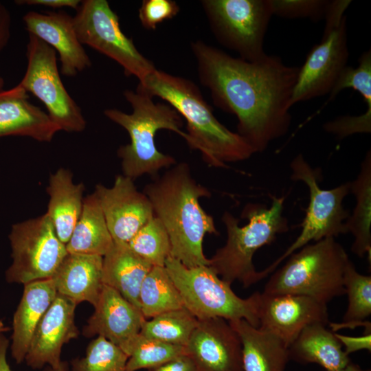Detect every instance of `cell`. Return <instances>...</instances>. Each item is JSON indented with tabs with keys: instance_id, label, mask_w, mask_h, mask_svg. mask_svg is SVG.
<instances>
[{
	"instance_id": "obj_44",
	"label": "cell",
	"mask_w": 371,
	"mask_h": 371,
	"mask_svg": "<svg viewBox=\"0 0 371 371\" xmlns=\"http://www.w3.org/2000/svg\"><path fill=\"white\" fill-rule=\"evenodd\" d=\"M9 341L0 334V371H12L6 359V353Z\"/></svg>"
},
{
	"instance_id": "obj_12",
	"label": "cell",
	"mask_w": 371,
	"mask_h": 371,
	"mask_svg": "<svg viewBox=\"0 0 371 371\" xmlns=\"http://www.w3.org/2000/svg\"><path fill=\"white\" fill-rule=\"evenodd\" d=\"M9 239L12 262L5 273L8 282L25 284L51 278L68 254L46 212L14 224Z\"/></svg>"
},
{
	"instance_id": "obj_47",
	"label": "cell",
	"mask_w": 371,
	"mask_h": 371,
	"mask_svg": "<svg viewBox=\"0 0 371 371\" xmlns=\"http://www.w3.org/2000/svg\"><path fill=\"white\" fill-rule=\"evenodd\" d=\"M9 328L4 326L3 322L0 320V334H1L3 332H5L8 330Z\"/></svg>"
},
{
	"instance_id": "obj_42",
	"label": "cell",
	"mask_w": 371,
	"mask_h": 371,
	"mask_svg": "<svg viewBox=\"0 0 371 371\" xmlns=\"http://www.w3.org/2000/svg\"><path fill=\"white\" fill-rule=\"evenodd\" d=\"M12 18L8 8L0 1V52L9 43L11 36Z\"/></svg>"
},
{
	"instance_id": "obj_9",
	"label": "cell",
	"mask_w": 371,
	"mask_h": 371,
	"mask_svg": "<svg viewBox=\"0 0 371 371\" xmlns=\"http://www.w3.org/2000/svg\"><path fill=\"white\" fill-rule=\"evenodd\" d=\"M201 4L220 44L249 62L267 55L264 39L273 16L269 0H203Z\"/></svg>"
},
{
	"instance_id": "obj_40",
	"label": "cell",
	"mask_w": 371,
	"mask_h": 371,
	"mask_svg": "<svg viewBox=\"0 0 371 371\" xmlns=\"http://www.w3.org/2000/svg\"><path fill=\"white\" fill-rule=\"evenodd\" d=\"M335 335L348 355L361 350L371 351V333H363L360 337L346 336L337 333Z\"/></svg>"
},
{
	"instance_id": "obj_24",
	"label": "cell",
	"mask_w": 371,
	"mask_h": 371,
	"mask_svg": "<svg viewBox=\"0 0 371 371\" xmlns=\"http://www.w3.org/2000/svg\"><path fill=\"white\" fill-rule=\"evenodd\" d=\"M82 183H75L73 174L60 168L52 174L47 188L49 201L46 213L59 240L67 244L81 214L83 206Z\"/></svg>"
},
{
	"instance_id": "obj_19",
	"label": "cell",
	"mask_w": 371,
	"mask_h": 371,
	"mask_svg": "<svg viewBox=\"0 0 371 371\" xmlns=\"http://www.w3.org/2000/svg\"><path fill=\"white\" fill-rule=\"evenodd\" d=\"M83 335L102 336L121 349L139 333L145 317L140 309L114 289L104 284Z\"/></svg>"
},
{
	"instance_id": "obj_36",
	"label": "cell",
	"mask_w": 371,
	"mask_h": 371,
	"mask_svg": "<svg viewBox=\"0 0 371 371\" xmlns=\"http://www.w3.org/2000/svg\"><path fill=\"white\" fill-rule=\"evenodd\" d=\"M273 15L282 18H309L317 21L324 17L328 1L269 0Z\"/></svg>"
},
{
	"instance_id": "obj_14",
	"label": "cell",
	"mask_w": 371,
	"mask_h": 371,
	"mask_svg": "<svg viewBox=\"0 0 371 371\" xmlns=\"http://www.w3.org/2000/svg\"><path fill=\"white\" fill-rule=\"evenodd\" d=\"M95 193L113 241L128 243L154 216L153 206L133 180L123 175L115 177L113 186H95Z\"/></svg>"
},
{
	"instance_id": "obj_23",
	"label": "cell",
	"mask_w": 371,
	"mask_h": 371,
	"mask_svg": "<svg viewBox=\"0 0 371 371\" xmlns=\"http://www.w3.org/2000/svg\"><path fill=\"white\" fill-rule=\"evenodd\" d=\"M228 322L241 343L243 371H286L290 359L282 341L244 319Z\"/></svg>"
},
{
	"instance_id": "obj_3",
	"label": "cell",
	"mask_w": 371,
	"mask_h": 371,
	"mask_svg": "<svg viewBox=\"0 0 371 371\" xmlns=\"http://www.w3.org/2000/svg\"><path fill=\"white\" fill-rule=\"evenodd\" d=\"M137 89L152 98L166 101L186 120V142L201 153L210 166L225 168L227 163L247 159L255 153L240 135L216 119L192 81L157 69L139 82Z\"/></svg>"
},
{
	"instance_id": "obj_30",
	"label": "cell",
	"mask_w": 371,
	"mask_h": 371,
	"mask_svg": "<svg viewBox=\"0 0 371 371\" xmlns=\"http://www.w3.org/2000/svg\"><path fill=\"white\" fill-rule=\"evenodd\" d=\"M140 311L146 319L185 308L181 294L165 267H153L139 291Z\"/></svg>"
},
{
	"instance_id": "obj_25",
	"label": "cell",
	"mask_w": 371,
	"mask_h": 371,
	"mask_svg": "<svg viewBox=\"0 0 371 371\" xmlns=\"http://www.w3.org/2000/svg\"><path fill=\"white\" fill-rule=\"evenodd\" d=\"M153 266L134 253L127 243L113 241L103 256L102 280L140 309L139 294L142 283Z\"/></svg>"
},
{
	"instance_id": "obj_18",
	"label": "cell",
	"mask_w": 371,
	"mask_h": 371,
	"mask_svg": "<svg viewBox=\"0 0 371 371\" xmlns=\"http://www.w3.org/2000/svg\"><path fill=\"white\" fill-rule=\"evenodd\" d=\"M23 21L29 34L42 40L58 54L63 76L74 77L91 66L90 58L77 36L73 16L66 12L30 11Z\"/></svg>"
},
{
	"instance_id": "obj_39",
	"label": "cell",
	"mask_w": 371,
	"mask_h": 371,
	"mask_svg": "<svg viewBox=\"0 0 371 371\" xmlns=\"http://www.w3.org/2000/svg\"><path fill=\"white\" fill-rule=\"evenodd\" d=\"M351 2L349 0L328 1L324 17L326 23L323 36L326 35L340 25L346 17L344 14V12Z\"/></svg>"
},
{
	"instance_id": "obj_33",
	"label": "cell",
	"mask_w": 371,
	"mask_h": 371,
	"mask_svg": "<svg viewBox=\"0 0 371 371\" xmlns=\"http://www.w3.org/2000/svg\"><path fill=\"white\" fill-rule=\"evenodd\" d=\"M130 249L153 267H165L170 255L168 232L159 218H150L127 243Z\"/></svg>"
},
{
	"instance_id": "obj_38",
	"label": "cell",
	"mask_w": 371,
	"mask_h": 371,
	"mask_svg": "<svg viewBox=\"0 0 371 371\" xmlns=\"http://www.w3.org/2000/svg\"><path fill=\"white\" fill-rule=\"evenodd\" d=\"M324 130L339 139L354 133H370L371 131V110L357 116H341L325 123Z\"/></svg>"
},
{
	"instance_id": "obj_11",
	"label": "cell",
	"mask_w": 371,
	"mask_h": 371,
	"mask_svg": "<svg viewBox=\"0 0 371 371\" xmlns=\"http://www.w3.org/2000/svg\"><path fill=\"white\" fill-rule=\"evenodd\" d=\"M26 57V71L19 85L43 103L47 113L60 131H83L87 122L61 80L56 51L36 36L29 34Z\"/></svg>"
},
{
	"instance_id": "obj_2",
	"label": "cell",
	"mask_w": 371,
	"mask_h": 371,
	"mask_svg": "<svg viewBox=\"0 0 371 371\" xmlns=\"http://www.w3.org/2000/svg\"><path fill=\"white\" fill-rule=\"evenodd\" d=\"M155 178L143 192L168 232L170 256L187 267L209 266V259L203 254V238L206 234L218 235L219 232L212 216L201 206L199 199L210 196V192L196 182L185 162Z\"/></svg>"
},
{
	"instance_id": "obj_1",
	"label": "cell",
	"mask_w": 371,
	"mask_h": 371,
	"mask_svg": "<svg viewBox=\"0 0 371 371\" xmlns=\"http://www.w3.org/2000/svg\"><path fill=\"white\" fill-rule=\"evenodd\" d=\"M190 47L200 82L210 90L216 106L236 117L237 133L255 153L288 132L299 67L267 54L247 61L200 40L192 41Z\"/></svg>"
},
{
	"instance_id": "obj_27",
	"label": "cell",
	"mask_w": 371,
	"mask_h": 371,
	"mask_svg": "<svg viewBox=\"0 0 371 371\" xmlns=\"http://www.w3.org/2000/svg\"><path fill=\"white\" fill-rule=\"evenodd\" d=\"M113 244L95 193L87 195L84 198L81 214L66 244L67 252L104 256Z\"/></svg>"
},
{
	"instance_id": "obj_29",
	"label": "cell",
	"mask_w": 371,
	"mask_h": 371,
	"mask_svg": "<svg viewBox=\"0 0 371 371\" xmlns=\"http://www.w3.org/2000/svg\"><path fill=\"white\" fill-rule=\"evenodd\" d=\"M345 294L348 306L341 323H330L332 330L343 328L364 326L363 333H371V324L367 319L371 315V276L358 272L350 260L344 275Z\"/></svg>"
},
{
	"instance_id": "obj_15",
	"label": "cell",
	"mask_w": 371,
	"mask_h": 371,
	"mask_svg": "<svg viewBox=\"0 0 371 371\" xmlns=\"http://www.w3.org/2000/svg\"><path fill=\"white\" fill-rule=\"evenodd\" d=\"M315 323L329 324L327 304L303 295L260 293L258 328L288 348L306 326Z\"/></svg>"
},
{
	"instance_id": "obj_8",
	"label": "cell",
	"mask_w": 371,
	"mask_h": 371,
	"mask_svg": "<svg viewBox=\"0 0 371 371\" xmlns=\"http://www.w3.org/2000/svg\"><path fill=\"white\" fill-rule=\"evenodd\" d=\"M291 179L303 182L308 188L309 203L301 223V232L293 243L274 262L260 271L262 279L273 272L291 254L311 242L326 238H335L348 233L346 223L350 213L343 206L344 198L350 190V182L329 189H322L318 183L319 174L298 154L290 164Z\"/></svg>"
},
{
	"instance_id": "obj_5",
	"label": "cell",
	"mask_w": 371,
	"mask_h": 371,
	"mask_svg": "<svg viewBox=\"0 0 371 371\" xmlns=\"http://www.w3.org/2000/svg\"><path fill=\"white\" fill-rule=\"evenodd\" d=\"M271 198L269 207L258 203L247 204L242 216L248 219V223L243 227L230 212L223 213L222 221L226 227L227 240L209 259V266L230 284L238 281L247 288L261 280L260 271L253 262L254 254L289 229L287 219L282 214L285 197Z\"/></svg>"
},
{
	"instance_id": "obj_35",
	"label": "cell",
	"mask_w": 371,
	"mask_h": 371,
	"mask_svg": "<svg viewBox=\"0 0 371 371\" xmlns=\"http://www.w3.org/2000/svg\"><path fill=\"white\" fill-rule=\"evenodd\" d=\"M357 67L346 66L339 75L330 94L335 98L344 89L352 88L363 98L367 109L371 110V51L364 52Z\"/></svg>"
},
{
	"instance_id": "obj_7",
	"label": "cell",
	"mask_w": 371,
	"mask_h": 371,
	"mask_svg": "<svg viewBox=\"0 0 371 371\" xmlns=\"http://www.w3.org/2000/svg\"><path fill=\"white\" fill-rule=\"evenodd\" d=\"M165 267L181 294L184 307L198 320L244 319L258 327L260 292L247 298L238 296L231 284L208 265L187 267L169 256Z\"/></svg>"
},
{
	"instance_id": "obj_6",
	"label": "cell",
	"mask_w": 371,
	"mask_h": 371,
	"mask_svg": "<svg viewBox=\"0 0 371 371\" xmlns=\"http://www.w3.org/2000/svg\"><path fill=\"white\" fill-rule=\"evenodd\" d=\"M288 258L262 293L303 295L325 304L345 294L344 275L350 258L335 238L307 244Z\"/></svg>"
},
{
	"instance_id": "obj_26",
	"label": "cell",
	"mask_w": 371,
	"mask_h": 371,
	"mask_svg": "<svg viewBox=\"0 0 371 371\" xmlns=\"http://www.w3.org/2000/svg\"><path fill=\"white\" fill-rule=\"evenodd\" d=\"M288 349L290 360L315 363L326 371L338 370L351 361L335 333L322 323L306 326Z\"/></svg>"
},
{
	"instance_id": "obj_21",
	"label": "cell",
	"mask_w": 371,
	"mask_h": 371,
	"mask_svg": "<svg viewBox=\"0 0 371 371\" xmlns=\"http://www.w3.org/2000/svg\"><path fill=\"white\" fill-rule=\"evenodd\" d=\"M103 256L68 253L51 278L57 293L76 305H95L103 286Z\"/></svg>"
},
{
	"instance_id": "obj_37",
	"label": "cell",
	"mask_w": 371,
	"mask_h": 371,
	"mask_svg": "<svg viewBox=\"0 0 371 371\" xmlns=\"http://www.w3.org/2000/svg\"><path fill=\"white\" fill-rule=\"evenodd\" d=\"M179 10V6L172 0H143L138 16L145 29L155 30L157 25L174 18Z\"/></svg>"
},
{
	"instance_id": "obj_31",
	"label": "cell",
	"mask_w": 371,
	"mask_h": 371,
	"mask_svg": "<svg viewBox=\"0 0 371 371\" xmlns=\"http://www.w3.org/2000/svg\"><path fill=\"white\" fill-rule=\"evenodd\" d=\"M198 321L186 308L169 311L146 319L139 333L162 342L185 347Z\"/></svg>"
},
{
	"instance_id": "obj_10",
	"label": "cell",
	"mask_w": 371,
	"mask_h": 371,
	"mask_svg": "<svg viewBox=\"0 0 371 371\" xmlns=\"http://www.w3.org/2000/svg\"><path fill=\"white\" fill-rule=\"evenodd\" d=\"M73 19L80 42L114 60L126 76H135L142 82L157 69L123 33L119 17L107 1H81Z\"/></svg>"
},
{
	"instance_id": "obj_17",
	"label": "cell",
	"mask_w": 371,
	"mask_h": 371,
	"mask_svg": "<svg viewBox=\"0 0 371 371\" xmlns=\"http://www.w3.org/2000/svg\"><path fill=\"white\" fill-rule=\"evenodd\" d=\"M76 304L57 293L39 322L26 355L25 361L32 369L45 365L57 368L61 363L63 345L78 335L75 324Z\"/></svg>"
},
{
	"instance_id": "obj_4",
	"label": "cell",
	"mask_w": 371,
	"mask_h": 371,
	"mask_svg": "<svg viewBox=\"0 0 371 371\" xmlns=\"http://www.w3.org/2000/svg\"><path fill=\"white\" fill-rule=\"evenodd\" d=\"M123 94L132 107L131 113L117 109L104 111L106 117L124 128L130 137V143L117 150L123 175L133 180L145 174L155 177L161 168L176 164L173 157L157 148L155 134L166 129L175 132L186 140L188 135L181 130L182 117L170 105L155 103L151 97L137 89H126Z\"/></svg>"
},
{
	"instance_id": "obj_46",
	"label": "cell",
	"mask_w": 371,
	"mask_h": 371,
	"mask_svg": "<svg viewBox=\"0 0 371 371\" xmlns=\"http://www.w3.org/2000/svg\"><path fill=\"white\" fill-rule=\"evenodd\" d=\"M44 371H68V366L65 361H61V363L58 368H52L48 366L45 369Z\"/></svg>"
},
{
	"instance_id": "obj_48",
	"label": "cell",
	"mask_w": 371,
	"mask_h": 371,
	"mask_svg": "<svg viewBox=\"0 0 371 371\" xmlns=\"http://www.w3.org/2000/svg\"><path fill=\"white\" fill-rule=\"evenodd\" d=\"M4 85V80L0 76V90L3 88Z\"/></svg>"
},
{
	"instance_id": "obj_16",
	"label": "cell",
	"mask_w": 371,
	"mask_h": 371,
	"mask_svg": "<svg viewBox=\"0 0 371 371\" xmlns=\"http://www.w3.org/2000/svg\"><path fill=\"white\" fill-rule=\"evenodd\" d=\"M185 349L198 371H243L239 337L225 319L199 320Z\"/></svg>"
},
{
	"instance_id": "obj_20",
	"label": "cell",
	"mask_w": 371,
	"mask_h": 371,
	"mask_svg": "<svg viewBox=\"0 0 371 371\" xmlns=\"http://www.w3.org/2000/svg\"><path fill=\"white\" fill-rule=\"evenodd\" d=\"M60 131L46 112L29 101L28 93L19 84L0 90V137L23 136L49 142Z\"/></svg>"
},
{
	"instance_id": "obj_28",
	"label": "cell",
	"mask_w": 371,
	"mask_h": 371,
	"mask_svg": "<svg viewBox=\"0 0 371 371\" xmlns=\"http://www.w3.org/2000/svg\"><path fill=\"white\" fill-rule=\"evenodd\" d=\"M356 199L352 214L346 225L354 241L352 252L359 258L371 256V153L368 151L357 178L350 182V190Z\"/></svg>"
},
{
	"instance_id": "obj_32",
	"label": "cell",
	"mask_w": 371,
	"mask_h": 371,
	"mask_svg": "<svg viewBox=\"0 0 371 371\" xmlns=\"http://www.w3.org/2000/svg\"><path fill=\"white\" fill-rule=\"evenodd\" d=\"M122 350L128 357L126 371L149 370L186 352L185 347L162 342L140 333L132 338Z\"/></svg>"
},
{
	"instance_id": "obj_22",
	"label": "cell",
	"mask_w": 371,
	"mask_h": 371,
	"mask_svg": "<svg viewBox=\"0 0 371 371\" xmlns=\"http://www.w3.org/2000/svg\"><path fill=\"white\" fill-rule=\"evenodd\" d=\"M56 295L52 278L24 284L23 295L12 322L11 353L16 363L25 361L34 331Z\"/></svg>"
},
{
	"instance_id": "obj_34",
	"label": "cell",
	"mask_w": 371,
	"mask_h": 371,
	"mask_svg": "<svg viewBox=\"0 0 371 371\" xmlns=\"http://www.w3.org/2000/svg\"><path fill=\"white\" fill-rule=\"evenodd\" d=\"M128 356L102 336L91 341L85 357L71 362V371H126Z\"/></svg>"
},
{
	"instance_id": "obj_45",
	"label": "cell",
	"mask_w": 371,
	"mask_h": 371,
	"mask_svg": "<svg viewBox=\"0 0 371 371\" xmlns=\"http://www.w3.org/2000/svg\"><path fill=\"white\" fill-rule=\"evenodd\" d=\"M336 371H370V370H363L359 365L350 361L345 367Z\"/></svg>"
},
{
	"instance_id": "obj_13",
	"label": "cell",
	"mask_w": 371,
	"mask_h": 371,
	"mask_svg": "<svg viewBox=\"0 0 371 371\" xmlns=\"http://www.w3.org/2000/svg\"><path fill=\"white\" fill-rule=\"evenodd\" d=\"M346 16L340 25L314 45L299 71L291 104L330 93L347 66L348 48Z\"/></svg>"
},
{
	"instance_id": "obj_41",
	"label": "cell",
	"mask_w": 371,
	"mask_h": 371,
	"mask_svg": "<svg viewBox=\"0 0 371 371\" xmlns=\"http://www.w3.org/2000/svg\"><path fill=\"white\" fill-rule=\"evenodd\" d=\"M148 371H198V369L191 357L185 352Z\"/></svg>"
},
{
	"instance_id": "obj_43",
	"label": "cell",
	"mask_w": 371,
	"mask_h": 371,
	"mask_svg": "<svg viewBox=\"0 0 371 371\" xmlns=\"http://www.w3.org/2000/svg\"><path fill=\"white\" fill-rule=\"evenodd\" d=\"M18 5H41L53 9L70 8L76 10L81 1L79 0H18Z\"/></svg>"
}]
</instances>
